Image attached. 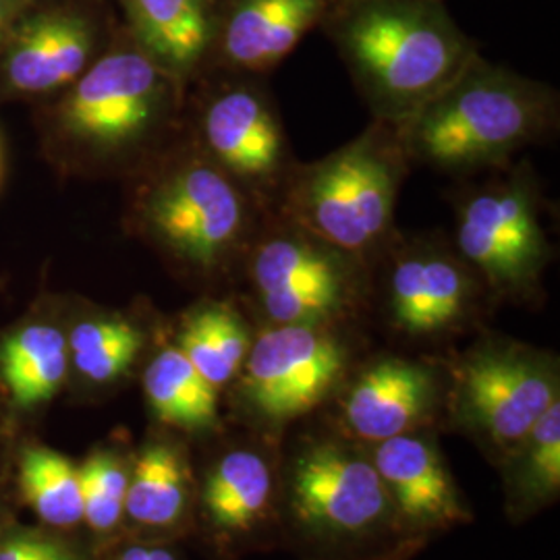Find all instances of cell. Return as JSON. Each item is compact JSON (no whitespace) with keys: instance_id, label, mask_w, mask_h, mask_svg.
Instances as JSON below:
<instances>
[{"instance_id":"13","label":"cell","mask_w":560,"mask_h":560,"mask_svg":"<svg viewBox=\"0 0 560 560\" xmlns=\"http://www.w3.org/2000/svg\"><path fill=\"white\" fill-rule=\"evenodd\" d=\"M446 402V378L428 361L381 355L365 363L340 399L345 432L374 446L425 430Z\"/></svg>"},{"instance_id":"10","label":"cell","mask_w":560,"mask_h":560,"mask_svg":"<svg viewBox=\"0 0 560 560\" xmlns=\"http://www.w3.org/2000/svg\"><path fill=\"white\" fill-rule=\"evenodd\" d=\"M166 75L141 48L106 55L73 88L65 106L67 129L104 152L136 145L159 120Z\"/></svg>"},{"instance_id":"2","label":"cell","mask_w":560,"mask_h":560,"mask_svg":"<svg viewBox=\"0 0 560 560\" xmlns=\"http://www.w3.org/2000/svg\"><path fill=\"white\" fill-rule=\"evenodd\" d=\"M555 119L557 94L550 85L476 52L436 98L395 129L407 161L459 175L506 164L541 140Z\"/></svg>"},{"instance_id":"1","label":"cell","mask_w":560,"mask_h":560,"mask_svg":"<svg viewBox=\"0 0 560 560\" xmlns=\"http://www.w3.org/2000/svg\"><path fill=\"white\" fill-rule=\"evenodd\" d=\"M330 36L374 120L399 127L476 55L442 0H339Z\"/></svg>"},{"instance_id":"27","label":"cell","mask_w":560,"mask_h":560,"mask_svg":"<svg viewBox=\"0 0 560 560\" xmlns=\"http://www.w3.org/2000/svg\"><path fill=\"white\" fill-rule=\"evenodd\" d=\"M0 560H85L80 550L59 536L15 529L0 538Z\"/></svg>"},{"instance_id":"11","label":"cell","mask_w":560,"mask_h":560,"mask_svg":"<svg viewBox=\"0 0 560 560\" xmlns=\"http://www.w3.org/2000/svg\"><path fill=\"white\" fill-rule=\"evenodd\" d=\"M483 284L459 254L436 241L405 245L384 279L390 326L411 339L455 332L478 307Z\"/></svg>"},{"instance_id":"29","label":"cell","mask_w":560,"mask_h":560,"mask_svg":"<svg viewBox=\"0 0 560 560\" xmlns=\"http://www.w3.org/2000/svg\"><path fill=\"white\" fill-rule=\"evenodd\" d=\"M428 541V538H420V536H407V538H399L393 546H388L386 550H381L378 555L370 557L365 560H409L416 557V552L420 550L421 546Z\"/></svg>"},{"instance_id":"19","label":"cell","mask_w":560,"mask_h":560,"mask_svg":"<svg viewBox=\"0 0 560 560\" xmlns=\"http://www.w3.org/2000/svg\"><path fill=\"white\" fill-rule=\"evenodd\" d=\"M141 50L166 73H187L214 44L212 0H131Z\"/></svg>"},{"instance_id":"18","label":"cell","mask_w":560,"mask_h":560,"mask_svg":"<svg viewBox=\"0 0 560 560\" xmlns=\"http://www.w3.org/2000/svg\"><path fill=\"white\" fill-rule=\"evenodd\" d=\"M92 48V36L78 18L30 21L9 55L7 73L21 92H44L81 75Z\"/></svg>"},{"instance_id":"28","label":"cell","mask_w":560,"mask_h":560,"mask_svg":"<svg viewBox=\"0 0 560 560\" xmlns=\"http://www.w3.org/2000/svg\"><path fill=\"white\" fill-rule=\"evenodd\" d=\"M113 560H180L179 555L164 544L156 541H133L119 550Z\"/></svg>"},{"instance_id":"8","label":"cell","mask_w":560,"mask_h":560,"mask_svg":"<svg viewBox=\"0 0 560 560\" xmlns=\"http://www.w3.org/2000/svg\"><path fill=\"white\" fill-rule=\"evenodd\" d=\"M247 275L270 324L337 326L363 291L361 258L291 222L254 243Z\"/></svg>"},{"instance_id":"25","label":"cell","mask_w":560,"mask_h":560,"mask_svg":"<svg viewBox=\"0 0 560 560\" xmlns=\"http://www.w3.org/2000/svg\"><path fill=\"white\" fill-rule=\"evenodd\" d=\"M69 360L81 378L113 384L129 374L143 349V332L122 316H98L75 324L69 335Z\"/></svg>"},{"instance_id":"3","label":"cell","mask_w":560,"mask_h":560,"mask_svg":"<svg viewBox=\"0 0 560 560\" xmlns=\"http://www.w3.org/2000/svg\"><path fill=\"white\" fill-rule=\"evenodd\" d=\"M407 162L397 129L374 120L337 152L289 173L287 222L363 260L390 235Z\"/></svg>"},{"instance_id":"9","label":"cell","mask_w":560,"mask_h":560,"mask_svg":"<svg viewBox=\"0 0 560 560\" xmlns=\"http://www.w3.org/2000/svg\"><path fill=\"white\" fill-rule=\"evenodd\" d=\"M154 237L200 272L221 270L249 243V196L210 161L173 171L145 201Z\"/></svg>"},{"instance_id":"20","label":"cell","mask_w":560,"mask_h":560,"mask_svg":"<svg viewBox=\"0 0 560 560\" xmlns=\"http://www.w3.org/2000/svg\"><path fill=\"white\" fill-rule=\"evenodd\" d=\"M504 511L513 523L559 501L560 400L501 459Z\"/></svg>"},{"instance_id":"4","label":"cell","mask_w":560,"mask_h":560,"mask_svg":"<svg viewBox=\"0 0 560 560\" xmlns=\"http://www.w3.org/2000/svg\"><path fill=\"white\" fill-rule=\"evenodd\" d=\"M559 400L555 353L483 337L455 363L444 405L457 428L501 460Z\"/></svg>"},{"instance_id":"5","label":"cell","mask_w":560,"mask_h":560,"mask_svg":"<svg viewBox=\"0 0 560 560\" xmlns=\"http://www.w3.org/2000/svg\"><path fill=\"white\" fill-rule=\"evenodd\" d=\"M280 502L301 534L322 544L402 538L370 451L353 442H301L280 469Z\"/></svg>"},{"instance_id":"30","label":"cell","mask_w":560,"mask_h":560,"mask_svg":"<svg viewBox=\"0 0 560 560\" xmlns=\"http://www.w3.org/2000/svg\"><path fill=\"white\" fill-rule=\"evenodd\" d=\"M2 18H4V4H2V0H0V25H2Z\"/></svg>"},{"instance_id":"17","label":"cell","mask_w":560,"mask_h":560,"mask_svg":"<svg viewBox=\"0 0 560 560\" xmlns=\"http://www.w3.org/2000/svg\"><path fill=\"white\" fill-rule=\"evenodd\" d=\"M196 501L194 469L179 442H145L131 463L125 520L148 532H173L187 523Z\"/></svg>"},{"instance_id":"7","label":"cell","mask_w":560,"mask_h":560,"mask_svg":"<svg viewBox=\"0 0 560 560\" xmlns=\"http://www.w3.org/2000/svg\"><path fill=\"white\" fill-rule=\"evenodd\" d=\"M347 368L349 349L335 326L270 324L252 340L235 399L247 420L279 432L330 399Z\"/></svg>"},{"instance_id":"15","label":"cell","mask_w":560,"mask_h":560,"mask_svg":"<svg viewBox=\"0 0 560 560\" xmlns=\"http://www.w3.org/2000/svg\"><path fill=\"white\" fill-rule=\"evenodd\" d=\"M196 502L217 538L233 544L249 540L279 511V465L258 444H235L212 460Z\"/></svg>"},{"instance_id":"6","label":"cell","mask_w":560,"mask_h":560,"mask_svg":"<svg viewBox=\"0 0 560 560\" xmlns=\"http://www.w3.org/2000/svg\"><path fill=\"white\" fill-rule=\"evenodd\" d=\"M455 252L501 300H534L540 293L552 252L527 168L465 196L457 208Z\"/></svg>"},{"instance_id":"14","label":"cell","mask_w":560,"mask_h":560,"mask_svg":"<svg viewBox=\"0 0 560 560\" xmlns=\"http://www.w3.org/2000/svg\"><path fill=\"white\" fill-rule=\"evenodd\" d=\"M393 502L400 536L428 538L471 521V509L428 430L368 446Z\"/></svg>"},{"instance_id":"24","label":"cell","mask_w":560,"mask_h":560,"mask_svg":"<svg viewBox=\"0 0 560 560\" xmlns=\"http://www.w3.org/2000/svg\"><path fill=\"white\" fill-rule=\"evenodd\" d=\"M21 492L42 523L73 529L83 523L80 467L57 451L32 446L23 453Z\"/></svg>"},{"instance_id":"23","label":"cell","mask_w":560,"mask_h":560,"mask_svg":"<svg viewBox=\"0 0 560 560\" xmlns=\"http://www.w3.org/2000/svg\"><path fill=\"white\" fill-rule=\"evenodd\" d=\"M252 330L240 312L222 301H203L180 326L177 347L219 393L233 384L252 347Z\"/></svg>"},{"instance_id":"12","label":"cell","mask_w":560,"mask_h":560,"mask_svg":"<svg viewBox=\"0 0 560 560\" xmlns=\"http://www.w3.org/2000/svg\"><path fill=\"white\" fill-rule=\"evenodd\" d=\"M201 140L208 159L247 196L279 189L291 173L279 115L254 83H233L208 102Z\"/></svg>"},{"instance_id":"21","label":"cell","mask_w":560,"mask_h":560,"mask_svg":"<svg viewBox=\"0 0 560 560\" xmlns=\"http://www.w3.org/2000/svg\"><path fill=\"white\" fill-rule=\"evenodd\" d=\"M143 393L156 420L187 434L221 428L219 390L203 381L177 345L164 347L143 372Z\"/></svg>"},{"instance_id":"22","label":"cell","mask_w":560,"mask_h":560,"mask_svg":"<svg viewBox=\"0 0 560 560\" xmlns=\"http://www.w3.org/2000/svg\"><path fill=\"white\" fill-rule=\"evenodd\" d=\"M69 365V342L52 324H30L0 347V374L20 409H36L55 399Z\"/></svg>"},{"instance_id":"16","label":"cell","mask_w":560,"mask_h":560,"mask_svg":"<svg viewBox=\"0 0 560 560\" xmlns=\"http://www.w3.org/2000/svg\"><path fill=\"white\" fill-rule=\"evenodd\" d=\"M339 0H233L217 27L222 59L241 73H264L287 59Z\"/></svg>"},{"instance_id":"26","label":"cell","mask_w":560,"mask_h":560,"mask_svg":"<svg viewBox=\"0 0 560 560\" xmlns=\"http://www.w3.org/2000/svg\"><path fill=\"white\" fill-rule=\"evenodd\" d=\"M131 463L117 451L98 448L80 465L83 523L98 536H110L125 521Z\"/></svg>"}]
</instances>
